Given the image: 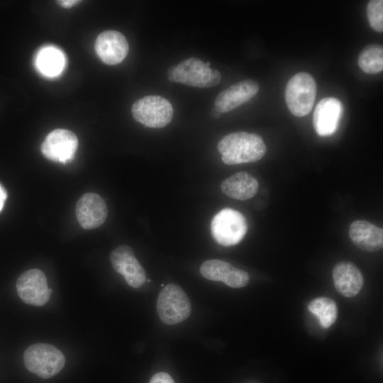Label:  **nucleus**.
<instances>
[{"label":"nucleus","instance_id":"nucleus-1","mask_svg":"<svg viewBox=\"0 0 383 383\" xmlns=\"http://www.w3.org/2000/svg\"><path fill=\"white\" fill-rule=\"evenodd\" d=\"M222 161L226 165L253 162L262 159L267 151L262 138L244 131L230 133L217 144Z\"/></svg>","mask_w":383,"mask_h":383},{"label":"nucleus","instance_id":"nucleus-2","mask_svg":"<svg viewBox=\"0 0 383 383\" xmlns=\"http://www.w3.org/2000/svg\"><path fill=\"white\" fill-rule=\"evenodd\" d=\"M23 362L29 372L41 378L48 379L62 370L65 364V358L55 346L47 343H35L24 351Z\"/></svg>","mask_w":383,"mask_h":383},{"label":"nucleus","instance_id":"nucleus-3","mask_svg":"<svg viewBox=\"0 0 383 383\" xmlns=\"http://www.w3.org/2000/svg\"><path fill=\"white\" fill-rule=\"evenodd\" d=\"M170 81L185 85L209 88L216 86L221 81L218 70L211 69L199 58L187 59L172 66L167 73Z\"/></svg>","mask_w":383,"mask_h":383},{"label":"nucleus","instance_id":"nucleus-4","mask_svg":"<svg viewBox=\"0 0 383 383\" xmlns=\"http://www.w3.org/2000/svg\"><path fill=\"white\" fill-rule=\"evenodd\" d=\"M316 92V81L310 74L299 72L294 75L285 89V100L290 112L297 117L309 114L314 104Z\"/></svg>","mask_w":383,"mask_h":383},{"label":"nucleus","instance_id":"nucleus-5","mask_svg":"<svg viewBox=\"0 0 383 383\" xmlns=\"http://www.w3.org/2000/svg\"><path fill=\"white\" fill-rule=\"evenodd\" d=\"M157 310L164 323L177 324L189 316L192 311L191 302L179 285L171 283L165 286L160 292Z\"/></svg>","mask_w":383,"mask_h":383},{"label":"nucleus","instance_id":"nucleus-6","mask_svg":"<svg viewBox=\"0 0 383 383\" xmlns=\"http://www.w3.org/2000/svg\"><path fill=\"white\" fill-rule=\"evenodd\" d=\"M131 112L135 121L152 128L165 127L173 117L171 103L157 95H148L137 100L132 106Z\"/></svg>","mask_w":383,"mask_h":383},{"label":"nucleus","instance_id":"nucleus-7","mask_svg":"<svg viewBox=\"0 0 383 383\" xmlns=\"http://www.w3.org/2000/svg\"><path fill=\"white\" fill-rule=\"evenodd\" d=\"M211 230L213 239L218 244L231 246L238 244L244 238L248 223L240 212L226 208L214 216Z\"/></svg>","mask_w":383,"mask_h":383},{"label":"nucleus","instance_id":"nucleus-8","mask_svg":"<svg viewBox=\"0 0 383 383\" xmlns=\"http://www.w3.org/2000/svg\"><path fill=\"white\" fill-rule=\"evenodd\" d=\"M16 287L19 297L24 303L36 306L45 304L52 293L44 272L38 269L28 270L22 273L16 281Z\"/></svg>","mask_w":383,"mask_h":383},{"label":"nucleus","instance_id":"nucleus-9","mask_svg":"<svg viewBox=\"0 0 383 383\" xmlns=\"http://www.w3.org/2000/svg\"><path fill=\"white\" fill-rule=\"evenodd\" d=\"M77 147L78 139L72 131L57 128L47 135L41 152L51 161L66 164L72 160Z\"/></svg>","mask_w":383,"mask_h":383},{"label":"nucleus","instance_id":"nucleus-10","mask_svg":"<svg viewBox=\"0 0 383 383\" xmlns=\"http://www.w3.org/2000/svg\"><path fill=\"white\" fill-rule=\"evenodd\" d=\"M110 260L114 270L122 274L131 287L138 288L145 282V270L130 246L122 245L114 249L110 254Z\"/></svg>","mask_w":383,"mask_h":383},{"label":"nucleus","instance_id":"nucleus-11","mask_svg":"<svg viewBox=\"0 0 383 383\" xmlns=\"http://www.w3.org/2000/svg\"><path fill=\"white\" fill-rule=\"evenodd\" d=\"M76 216L79 225L84 229H93L101 226L108 216L106 202L95 193L83 194L76 204Z\"/></svg>","mask_w":383,"mask_h":383},{"label":"nucleus","instance_id":"nucleus-12","mask_svg":"<svg viewBox=\"0 0 383 383\" xmlns=\"http://www.w3.org/2000/svg\"><path fill=\"white\" fill-rule=\"evenodd\" d=\"M200 272L207 279L223 282L232 288L245 287L250 280L245 271L221 260H206L200 267Z\"/></svg>","mask_w":383,"mask_h":383},{"label":"nucleus","instance_id":"nucleus-13","mask_svg":"<svg viewBox=\"0 0 383 383\" xmlns=\"http://www.w3.org/2000/svg\"><path fill=\"white\" fill-rule=\"evenodd\" d=\"M94 47L101 61L109 65L121 63L129 50L125 36L118 31L111 30L101 33L96 38Z\"/></svg>","mask_w":383,"mask_h":383},{"label":"nucleus","instance_id":"nucleus-14","mask_svg":"<svg viewBox=\"0 0 383 383\" xmlns=\"http://www.w3.org/2000/svg\"><path fill=\"white\" fill-rule=\"evenodd\" d=\"M343 107L340 101L334 97L322 99L317 104L313 117V125L320 136L333 135L340 121Z\"/></svg>","mask_w":383,"mask_h":383},{"label":"nucleus","instance_id":"nucleus-15","mask_svg":"<svg viewBox=\"0 0 383 383\" xmlns=\"http://www.w3.org/2000/svg\"><path fill=\"white\" fill-rule=\"evenodd\" d=\"M259 84L252 79L235 83L222 91L216 98L214 107L221 113L231 111L250 101L259 91Z\"/></svg>","mask_w":383,"mask_h":383},{"label":"nucleus","instance_id":"nucleus-16","mask_svg":"<svg viewBox=\"0 0 383 383\" xmlns=\"http://www.w3.org/2000/svg\"><path fill=\"white\" fill-rule=\"evenodd\" d=\"M333 279L337 292L345 297L357 295L364 284L361 271L349 261H342L334 266Z\"/></svg>","mask_w":383,"mask_h":383},{"label":"nucleus","instance_id":"nucleus-17","mask_svg":"<svg viewBox=\"0 0 383 383\" xmlns=\"http://www.w3.org/2000/svg\"><path fill=\"white\" fill-rule=\"evenodd\" d=\"M349 237L353 244L362 250L376 252L383 247V230L365 220L351 223Z\"/></svg>","mask_w":383,"mask_h":383},{"label":"nucleus","instance_id":"nucleus-18","mask_svg":"<svg viewBox=\"0 0 383 383\" xmlns=\"http://www.w3.org/2000/svg\"><path fill=\"white\" fill-rule=\"evenodd\" d=\"M258 187L257 180L246 172L235 173L221 184V189L224 194L230 198L242 201L254 196Z\"/></svg>","mask_w":383,"mask_h":383},{"label":"nucleus","instance_id":"nucleus-19","mask_svg":"<svg viewBox=\"0 0 383 383\" xmlns=\"http://www.w3.org/2000/svg\"><path fill=\"white\" fill-rule=\"evenodd\" d=\"M35 65L43 75L49 77H56L65 67V55L56 48H43L36 55Z\"/></svg>","mask_w":383,"mask_h":383},{"label":"nucleus","instance_id":"nucleus-20","mask_svg":"<svg viewBox=\"0 0 383 383\" xmlns=\"http://www.w3.org/2000/svg\"><path fill=\"white\" fill-rule=\"evenodd\" d=\"M360 68L367 74H377L383 70V48L379 44H371L360 52L358 60Z\"/></svg>","mask_w":383,"mask_h":383},{"label":"nucleus","instance_id":"nucleus-21","mask_svg":"<svg viewBox=\"0 0 383 383\" xmlns=\"http://www.w3.org/2000/svg\"><path fill=\"white\" fill-rule=\"evenodd\" d=\"M309 310L317 316L321 325L327 328L335 323L338 316L335 302L328 297H318L308 305Z\"/></svg>","mask_w":383,"mask_h":383},{"label":"nucleus","instance_id":"nucleus-22","mask_svg":"<svg viewBox=\"0 0 383 383\" xmlns=\"http://www.w3.org/2000/svg\"><path fill=\"white\" fill-rule=\"evenodd\" d=\"M367 16L370 26L377 32L383 31V1H370L367 6Z\"/></svg>","mask_w":383,"mask_h":383},{"label":"nucleus","instance_id":"nucleus-23","mask_svg":"<svg viewBox=\"0 0 383 383\" xmlns=\"http://www.w3.org/2000/svg\"><path fill=\"white\" fill-rule=\"evenodd\" d=\"M150 383H174L171 376L166 372H158L150 379Z\"/></svg>","mask_w":383,"mask_h":383},{"label":"nucleus","instance_id":"nucleus-24","mask_svg":"<svg viewBox=\"0 0 383 383\" xmlns=\"http://www.w3.org/2000/svg\"><path fill=\"white\" fill-rule=\"evenodd\" d=\"M80 2H81V1H78V0H60V1H57V3L59 5H60L61 6H62L64 8H66V9L71 8V7L78 4Z\"/></svg>","mask_w":383,"mask_h":383},{"label":"nucleus","instance_id":"nucleus-25","mask_svg":"<svg viewBox=\"0 0 383 383\" xmlns=\"http://www.w3.org/2000/svg\"><path fill=\"white\" fill-rule=\"evenodd\" d=\"M6 192L4 188L0 185V211H1L4 201L6 199Z\"/></svg>","mask_w":383,"mask_h":383},{"label":"nucleus","instance_id":"nucleus-26","mask_svg":"<svg viewBox=\"0 0 383 383\" xmlns=\"http://www.w3.org/2000/svg\"><path fill=\"white\" fill-rule=\"evenodd\" d=\"M221 113L215 107L211 111V116L214 119H218L221 117Z\"/></svg>","mask_w":383,"mask_h":383}]
</instances>
